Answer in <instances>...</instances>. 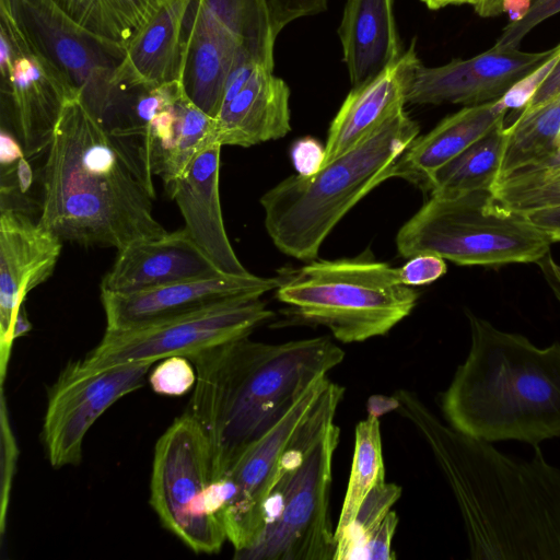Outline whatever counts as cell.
<instances>
[{"label": "cell", "mask_w": 560, "mask_h": 560, "mask_svg": "<svg viewBox=\"0 0 560 560\" xmlns=\"http://www.w3.org/2000/svg\"><path fill=\"white\" fill-rule=\"evenodd\" d=\"M470 348L440 396L445 421L488 442L560 438V342L546 348L465 311Z\"/></svg>", "instance_id": "obj_4"}, {"label": "cell", "mask_w": 560, "mask_h": 560, "mask_svg": "<svg viewBox=\"0 0 560 560\" xmlns=\"http://www.w3.org/2000/svg\"><path fill=\"white\" fill-rule=\"evenodd\" d=\"M553 294H555L556 299L558 300V302L560 303V275L555 283Z\"/></svg>", "instance_id": "obj_47"}, {"label": "cell", "mask_w": 560, "mask_h": 560, "mask_svg": "<svg viewBox=\"0 0 560 560\" xmlns=\"http://www.w3.org/2000/svg\"><path fill=\"white\" fill-rule=\"evenodd\" d=\"M291 159L298 174L304 176L313 175L324 163L325 145H322L314 138H302L292 145Z\"/></svg>", "instance_id": "obj_40"}, {"label": "cell", "mask_w": 560, "mask_h": 560, "mask_svg": "<svg viewBox=\"0 0 560 560\" xmlns=\"http://www.w3.org/2000/svg\"><path fill=\"white\" fill-rule=\"evenodd\" d=\"M444 259L430 253L417 254L398 268L400 280L409 287L430 284L445 275Z\"/></svg>", "instance_id": "obj_38"}, {"label": "cell", "mask_w": 560, "mask_h": 560, "mask_svg": "<svg viewBox=\"0 0 560 560\" xmlns=\"http://www.w3.org/2000/svg\"><path fill=\"white\" fill-rule=\"evenodd\" d=\"M329 381L326 375L306 388L235 467L214 481L223 502L226 537L235 552L252 547L262 532L265 503L282 457Z\"/></svg>", "instance_id": "obj_15"}, {"label": "cell", "mask_w": 560, "mask_h": 560, "mask_svg": "<svg viewBox=\"0 0 560 560\" xmlns=\"http://www.w3.org/2000/svg\"><path fill=\"white\" fill-rule=\"evenodd\" d=\"M0 73L2 122L25 156L35 158L47 150L66 104L78 94L1 9Z\"/></svg>", "instance_id": "obj_13"}, {"label": "cell", "mask_w": 560, "mask_h": 560, "mask_svg": "<svg viewBox=\"0 0 560 560\" xmlns=\"http://www.w3.org/2000/svg\"><path fill=\"white\" fill-rule=\"evenodd\" d=\"M523 214L552 242H560V205L530 210Z\"/></svg>", "instance_id": "obj_41"}, {"label": "cell", "mask_w": 560, "mask_h": 560, "mask_svg": "<svg viewBox=\"0 0 560 560\" xmlns=\"http://www.w3.org/2000/svg\"><path fill=\"white\" fill-rule=\"evenodd\" d=\"M560 94V59L522 110H532Z\"/></svg>", "instance_id": "obj_42"}, {"label": "cell", "mask_w": 560, "mask_h": 560, "mask_svg": "<svg viewBox=\"0 0 560 560\" xmlns=\"http://www.w3.org/2000/svg\"><path fill=\"white\" fill-rule=\"evenodd\" d=\"M0 435H1V462H0V533L4 534L8 505L13 477L16 470L19 447L13 434L3 386L0 398Z\"/></svg>", "instance_id": "obj_33"}, {"label": "cell", "mask_w": 560, "mask_h": 560, "mask_svg": "<svg viewBox=\"0 0 560 560\" xmlns=\"http://www.w3.org/2000/svg\"><path fill=\"white\" fill-rule=\"evenodd\" d=\"M345 388L329 381L299 428L280 463L264 508L256 542L238 560H334L337 541L329 515L335 423Z\"/></svg>", "instance_id": "obj_6"}, {"label": "cell", "mask_w": 560, "mask_h": 560, "mask_svg": "<svg viewBox=\"0 0 560 560\" xmlns=\"http://www.w3.org/2000/svg\"><path fill=\"white\" fill-rule=\"evenodd\" d=\"M394 0H347L338 35L353 88L396 61L401 43L394 16Z\"/></svg>", "instance_id": "obj_26"}, {"label": "cell", "mask_w": 560, "mask_h": 560, "mask_svg": "<svg viewBox=\"0 0 560 560\" xmlns=\"http://www.w3.org/2000/svg\"><path fill=\"white\" fill-rule=\"evenodd\" d=\"M429 9L438 10L446 5L471 4L475 5L479 0H421Z\"/></svg>", "instance_id": "obj_46"}, {"label": "cell", "mask_w": 560, "mask_h": 560, "mask_svg": "<svg viewBox=\"0 0 560 560\" xmlns=\"http://www.w3.org/2000/svg\"><path fill=\"white\" fill-rule=\"evenodd\" d=\"M0 9L101 121L110 128L122 124L132 90L118 88L115 72L125 47L84 30L51 0H0Z\"/></svg>", "instance_id": "obj_9"}, {"label": "cell", "mask_w": 560, "mask_h": 560, "mask_svg": "<svg viewBox=\"0 0 560 560\" xmlns=\"http://www.w3.org/2000/svg\"><path fill=\"white\" fill-rule=\"evenodd\" d=\"M398 525V516L390 510L381 524L369 534L358 548L354 559L393 560L392 540Z\"/></svg>", "instance_id": "obj_36"}, {"label": "cell", "mask_w": 560, "mask_h": 560, "mask_svg": "<svg viewBox=\"0 0 560 560\" xmlns=\"http://www.w3.org/2000/svg\"><path fill=\"white\" fill-rule=\"evenodd\" d=\"M278 284V277L217 272L133 292L101 291L105 330L128 329L230 301L258 299Z\"/></svg>", "instance_id": "obj_16"}, {"label": "cell", "mask_w": 560, "mask_h": 560, "mask_svg": "<svg viewBox=\"0 0 560 560\" xmlns=\"http://www.w3.org/2000/svg\"><path fill=\"white\" fill-rule=\"evenodd\" d=\"M557 49L558 45L540 52L503 51L491 47L469 59H455L440 67L420 63L409 86L407 103L469 106L499 100Z\"/></svg>", "instance_id": "obj_18"}, {"label": "cell", "mask_w": 560, "mask_h": 560, "mask_svg": "<svg viewBox=\"0 0 560 560\" xmlns=\"http://www.w3.org/2000/svg\"><path fill=\"white\" fill-rule=\"evenodd\" d=\"M221 272L183 228L117 252L101 291L126 293Z\"/></svg>", "instance_id": "obj_23"}, {"label": "cell", "mask_w": 560, "mask_h": 560, "mask_svg": "<svg viewBox=\"0 0 560 560\" xmlns=\"http://www.w3.org/2000/svg\"><path fill=\"white\" fill-rule=\"evenodd\" d=\"M420 63L413 39L396 61L368 82L352 88L330 124L322 167L357 147L404 109Z\"/></svg>", "instance_id": "obj_22"}, {"label": "cell", "mask_w": 560, "mask_h": 560, "mask_svg": "<svg viewBox=\"0 0 560 560\" xmlns=\"http://www.w3.org/2000/svg\"><path fill=\"white\" fill-rule=\"evenodd\" d=\"M560 12V0H533L526 13L511 21L492 46L498 50H516L524 37L539 23Z\"/></svg>", "instance_id": "obj_35"}, {"label": "cell", "mask_w": 560, "mask_h": 560, "mask_svg": "<svg viewBox=\"0 0 560 560\" xmlns=\"http://www.w3.org/2000/svg\"><path fill=\"white\" fill-rule=\"evenodd\" d=\"M155 362L90 368L69 362L48 392L42 440L54 468L81 460L85 434L117 400L139 389Z\"/></svg>", "instance_id": "obj_14"}, {"label": "cell", "mask_w": 560, "mask_h": 560, "mask_svg": "<svg viewBox=\"0 0 560 560\" xmlns=\"http://www.w3.org/2000/svg\"><path fill=\"white\" fill-rule=\"evenodd\" d=\"M506 113L499 98L465 106L445 117L409 144L393 165L390 178H402L423 191L440 167L504 121Z\"/></svg>", "instance_id": "obj_24"}, {"label": "cell", "mask_w": 560, "mask_h": 560, "mask_svg": "<svg viewBox=\"0 0 560 560\" xmlns=\"http://www.w3.org/2000/svg\"><path fill=\"white\" fill-rule=\"evenodd\" d=\"M385 480L382 438L378 417L369 415L355 427L354 452L349 482L335 530L336 540L353 518L365 497Z\"/></svg>", "instance_id": "obj_30"}, {"label": "cell", "mask_w": 560, "mask_h": 560, "mask_svg": "<svg viewBox=\"0 0 560 560\" xmlns=\"http://www.w3.org/2000/svg\"><path fill=\"white\" fill-rule=\"evenodd\" d=\"M419 130L402 109L315 174L292 175L265 192V226L277 248L299 260H315L337 223L390 178L393 165Z\"/></svg>", "instance_id": "obj_5"}, {"label": "cell", "mask_w": 560, "mask_h": 560, "mask_svg": "<svg viewBox=\"0 0 560 560\" xmlns=\"http://www.w3.org/2000/svg\"><path fill=\"white\" fill-rule=\"evenodd\" d=\"M275 34L292 21L318 14L327 9V0H265Z\"/></svg>", "instance_id": "obj_37"}, {"label": "cell", "mask_w": 560, "mask_h": 560, "mask_svg": "<svg viewBox=\"0 0 560 560\" xmlns=\"http://www.w3.org/2000/svg\"><path fill=\"white\" fill-rule=\"evenodd\" d=\"M93 35L127 47L163 0H51Z\"/></svg>", "instance_id": "obj_28"}, {"label": "cell", "mask_w": 560, "mask_h": 560, "mask_svg": "<svg viewBox=\"0 0 560 560\" xmlns=\"http://www.w3.org/2000/svg\"><path fill=\"white\" fill-rule=\"evenodd\" d=\"M212 481L208 439L184 411L155 443L149 501L162 525L196 553L219 552L228 540L208 506Z\"/></svg>", "instance_id": "obj_10"}, {"label": "cell", "mask_w": 560, "mask_h": 560, "mask_svg": "<svg viewBox=\"0 0 560 560\" xmlns=\"http://www.w3.org/2000/svg\"><path fill=\"white\" fill-rule=\"evenodd\" d=\"M39 179L37 221L62 242L119 252L167 233L153 213L152 175L79 96L63 108Z\"/></svg>", "instance_id": "obj_2"}, {"label": "cell", "mask_w": 560, "mask_h": 560, "mask_svg": "<svg viewBox=\"0 0 560 560\" xmlns=\"http://www.w3.org/2000/svg\"><path fill=\"white\" fill-rule=\"evenodd\" d=\"M62 241L26 211H0V384L3 386L20 307L34 288L54 272Z\"/></svg>", "instance_id": "obj_17"}, {"label": "cell", "mask_w": 560, "mask_h": 560, "mask_svg": "<svg viewBox=\"0 0 560 560\" xmlns=\"http://www.w3.org/2000/svg\"><path fill=\"white\" fill-rule=\"evenodd\" d=\"M32 329V324L28 320L24 304L20 307L19 313L16 315L14 327H13V338L16 340L18 338L25 336Z\"/></svg>", "instance_id": "obj_44"}, {"label": "cell", "mask_w": 560, "mask_h": 560, "mask_svg": "<svg viewBox=\"0 0 560 560\" xmlns=\"http://www.w3.org/2000/svg\"><path fill=\"white\" fill-rule=\"evenodd\" d=\"M506 129L508 141L499 178L535 165L559 150L560 94L537 108L521 110Z\"/></svg>", "instance_id": "obj_29"}, {"label": "cell", "mask_w": 560, "mask_h": 560, "mask_svg": "<svg viewBox=\"0 0 560 560\" xmlns=\"http://www.w3.org/2000/svg\"><path fill=\"white\" fill-rule=\"evenodd\" d=\"M528 0H504V12H509L512 21L520 20L529 8Z\"/></svg>", "instance_id": "obj_45"}, {"label": "cell", "mask_w": 560, "mask_h": 560, "mask_svg": "<svg viewBox=\"0 0 560 560\" xmlns=\"http://www.w3.org/2000/svg\"><path fill=\"white\" fill-rule=\"evenodd\" d=\"M343 358L327 336L282 343L244 336L189 357L197 378L185 411L208 439L213 481L226 476L294 400Z\"/></svg>", "instance_id": "obj_3"}, {"label": "cell", "mask_w": 560, "mask_h": 560, "mask_svg": "<svg viewBox=\"0 0 560 560\" xmlns=\"http://www.w3.org/2000/svg\"><path fill=\"white\" fill-rule=\"evenodd\" d=\"M553 242L523 213L501 206L491 189L431 195L399 229L398 253H430L463 266L538 262Z\"/></svg>", "instance_id": "obj_8"}, {"label": "cell", "mask_w": 560, "mask_h": 560, "mask_svg": "<svg viewBox=\"0 0 560 560\" xmlns=\"http://www.w3.org/2000/svg\"><path fill=\"white\" fill-rule=\"evenodd\" d=\"M273 313L258 299L230 301L141 326L105 330L83 363L90 368L191 357L229 340L249 336Z\"/></svg>", "instance_id": "obj_11"}, {"label": "cell", "mask_w": 560, "mask_h": 560, "mask_svg": "<svg viewBox=\"0 0 560 560\" xmlns=\"http://www.w3.org/2000/svg\"><path fill=\"white\" fill-rule=\"evenodd\" d=\"M400 494L401 488L398 485L385 480L373 487L353 521L337 538L334 560H353L361 542L381 524Z\"/></svg>", "instance_id": "obj_32"}, {"label": "cell", "mask_w": 560, "mask_h": 560, "mask_svg": "<svg viewBox=\"0 0 560 560\" xmlns=\"http://www.w3.org/2000/svg\"><path fill=\"white\" fill-rule=\"evenodd\" d=\"M241 51L236 30L217 4L212 0H191L184 20L179 81L189 100L212 118Z\"/></svg>", "instance_id": "obj_20"}, {"label": "cell", "mask_w": 560, "mask_h": 560, "mask_svg": "<svg viewBox=\"0 0 560 560\" xmlns=\"http://www.w3.org/2000/svg\"><path fill=\"white\" fill-rule=\"evenodd\" d=\"M196 369L187 357H170L151 370L149 383L152 389L165 396H182L196 384Z\"/></svg>", "instance_id": "obj_34"}, {"label": "cell", "mask_w": 560, "mask_h": 560, "mask_svg": "<svg viewBox=\"0 0 560 560\" xmlns=\"http://www.w3.org/2000/svg\"><path fill=\"white\" fill-rule=\"evenodd\" d=\"M397 411L420 433L460 511L474 560H560V468L539 445L529 459L442 421L407 389Z\"/></svg>", "instance_id": "obj_1"}, {"label": "cell", "mask_w": 560, "mask_h": 560, "mask_svg": "<svg viewBox=\"0 0 560 560\" xmlns=\"http://www.w3.org/2000/svg\"><path fill=\"white\" fill-rule=\"evenodd\" d=\"M165 188L215 139L214 118L185 94L179 80L133 89L122 125L114 128Z\"/></svg>", "instance_id": "obj_12"}, {"label": "cell", "mask_w": 560, "mask_h": 560, "mask_svg": "<svg viewBox=\"0 0 560 560\" xmlns=\"http://www.w3.org/2000/svg\"><path fill=\"white\" fill-rule=\"evenodd\" d=\"M378 401H376L375 397L372 396L369 400V415L378 417L389 410H395L397 407V400L394 396L385 397L377 396Z\"/></svg>", "instance_id": "obj_43"}, {"label": "cell", "mask_w": 560, "mask_h": 560, "mask_svg": "<svg viewBox=\"0 0 560 560\" xmlns=\"http://www.w3.org/2000/svg\"><path fill=\"white\" fill-rule=\"evenodd\" d=\"M276 296L300 322L327 327L345 343L387 334L407 317L418 292L402 283L398 268L364 256L312 260L277 276Z\"/></svg>", "instance_id": "obj_7"}, {"label": "cell", "mask_w": 560, "mask_h": 560, "mask_svg": "<svg viewBox=\"0 0 560 560\" xmlns=\"http://www.w3.org/2000/svg\"><path fill=\"white\" fill-rule=\"evenodd\" d=\"M221 148L219 142L206 147L165 189L184 218V229L214 267L224 273L244 275L249 271L230 243L222 215Z\"/></svg>", "instance_id": "obj_21"}, {"label": "cell", "mask_w": 560, "mask_h": 560, "mask_svg": "<svg viewBox=\"0 0 560 560\" xmlns=\"http://www.w3.org/2000/svg\"><path fill=\"white\" fill-rule=\"evenodd\" d=\"M289 100L288 84L241 51L214 117L217 141L248 148L284 137L291 130Z\"/></svg>", "instance_id": "obj_19"}, {"label": "cell", "mask_w": 560, "mask_h": 560, "mask_svg": "<svg viewBox=\"0 0 560 560\" xmlns=\"http://www.w3.org/2000/svg\"><path fill=\"white\" fill-rule=\"evenodd\" d=\"M506 141L508 129L502 121L440 167L423 192L431 196L491 189L500 176Z\"/></svg>", "instance_id": "obj_27"}, {"label": "cell", "mask_w": 560, "mask_h": 560, "mask_svg": "<svg viewBox=\"0 0 560 560\" xmlns=\"http://www.w3.org/2000/svg\"><path fill=\"white\" fill-rule=\"evenodd\" d=\"M191 0H163L152 18L131 38L115 72L125 91L179 80L184 20Z\"/></svg>", "instance_id": "obj_25"}, {"label": "cell", "mask_w": 560, "mask_h": 560, "mask_svg": "<svg viewBox=\"0 0 560 560\" xmlns=\"http://www.w3.org/2000/svg\"><path fill=\"white\" fill-rule=\"evenodd\" d=\"M559 59L560 44L558 45L557 51L547 61L516 83L500 98L504 107L508 109H523L533 94L552 71Z\"/></svg>", "instance_id": "obj_39"}, {"label": "cell", "mask_w": 560, "mask_h": 560, "mask_svg": "<svg viewBox=\"0 0 560 560\" xmlns=\"http://www.w3.org/2000/svg\"><path fill=\"white\" fill-rule=\"evenodd\" d=\"M505 209L525 213L560 205V170L516 173L499 178L491 188Z\"/></svg>", "instance_id": "obj_31"}, {"label": "cell", "mask_w": 560, "mask_h": 560, "mask_svg": "<svg viewBox=\"0 0 560 560\" xmlns=\"http://www.w3.org/2000/svg\"><path fill=\"white\" fill-rule=\"evenodd\" d=\"M558 144H559V149H560V136H559V140H558Z\"/></svg>", "instance_id": "obj_48"}]
</instances>
